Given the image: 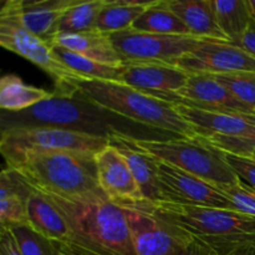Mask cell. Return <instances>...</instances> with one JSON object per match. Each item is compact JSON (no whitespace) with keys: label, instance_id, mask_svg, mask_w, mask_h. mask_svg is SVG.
Returning a JSON list of instances; mask_svg holds the SVG:
<instances>
[{"label":"cell","instance_id":"e0dca14e","mask_svg":"<svg viewBox=\"0 0 255 255\" xmlns=\"http://www.w3.org/2000/svg\"><path fill=\"white\" fill-rule=\"evenodd\" d=\"M76 0H11L22 26L52 46L64 12Z\"/></svg>","mask_w":255,"mask_h":255},{"label":"cell","instance_id":"d590c367","mask_svg":"<svg viewBox=\"0 0 255 255\" xmlns=\"http://www.w3.org/2000/svg\"><path fill=\"white\" fill-rule=\"evenodd\" d=\"M234 45L242 47L243 50H246L248 54H251L252 56L255 57V21L252 20L251 25L247 29V31L242 35L241 39L236 42Z\"/></svg>","mask_w":255,"mask_h":255},{"label":"cell","instance_id":"6da1fadb","mask_svg":"<svg viewBox=\"0 0 255 255\" xmlns=\"http://www.w3.org/2000/svg\"><path fill=\"white\" fill-rule=\"evenodd\" d=\"M0 122L1 132L19 128L52 127L107 139L116 136L136 139L176 138L122 119L96 106L80 94L67 97L52 92L50 99L25 111L16 114L1 111Z\"/></svg>","mask_w":255,"mask_h":255},{"label":"cell","instance_id":"8fae6325","mask_svg":"<svg viewBox=\"0 0 255 255\" xmlns=\"http://www.w3.org/2000/svg\"><path fill=\"white\" fill-rule=\"evenodd\" d=\"M125 209V208H124ZM137 255H181L191 237L151 208L125 209Z\"/></svg>","mask_w":255,"mask_h":255},{"label":"cell","instance_id":"9a60e30c","mask_svg":"<svg viewBox=\"0 0 255 255\" xmlns=\"http://www.w3.org/2000/svg\"><path fill=\"white\" fill-rule=\"evenodd\" d=\"M176 107L198 138L246 136L255 127V115H231L184 105H176Z\"/></svg>","mask_w":255,"mask_h":255},{"label":"cell","instance_id":"74e56055","mask_svg":"<svg viewBox=\"0 0 255 255\" xmlns=\"http://www.w3.org/2000/svg\"><path fill=\"white\" fill-rule=\"evenodd\" d=\"M247 5H248L249 14H251L252 20L255 21V0H247Z\"/></svg>","mask_w":255,"mask_h":255},{"label":"cell","instance_id":"f1b7e54d","mask_svg":"<svg viewBox=\"0 0 255 255\" xmlns=\"http://www.w3.org/2000/svg\"><path fill=\"white\" fill-rule=\"evenodd\" d=\"M22 255H77L67 247L44 238L30 227L17 226L10 228Z\"/></svg>","mask_w":255,"mask_h":255},{"label":"cell","instance_id":"f546056e","mask_svg":"<svg viewBox=\"0 0 255 255\" xmlns=\"http://www.w3.org/2000/svg\"><path fill=\"white\" fill-rule=\"evenodd\" d=\"M236 100L255 114V72H233L212 75Z\"/></svg>","mask_w":255,"mask_h":255},{"label":"cell","instance_id":"2e32d148","mask_svg":"<svg viewBox=\"0 0 255 255\" xmlns=\"http://www.w3.org/2000/svg\"><path fill=\"white\" fill-rule=\"evenodd\" d=\"M189 76L188 72L174 65L154 62L126 64L122 84L147 94H176L186 86Z\"/></svg>","mask_w":255,"mask_h":255},{"label":"cell","instance_id":"7c38bea8","mask_svg":"<svg viewBox=\"0 0 255 255\" xmlns=\"http://www.w3.org/2000/svg\"><path fill=\"white\" fill-rule=\"evenodd\" d=\"M99 183L104 193L116 206L125 209L151 208L144 198L126 159L111 143L95 156Z\"/></svg>","mask_w":255,"mask_h":255},{"label":"cell","instance_id":"3957f363","mask_svg":"<svg viewBox=\"0 0 255 255\" xmlns=\"http://www.w3.org/2000/svg\"><path fill=\"white\" fill-rule=\"evenodd\" d=\"M44 196L66 219L72 233L70 249L75 254L137 255L124 208L109 199L71 201Z\"/></svg>","mask_w":255,"mask_h":255},{"label":"cell","instance_id":"30bf717a","mask_svg":"<svg viewBox=\"0 0 255 255\" xmlns=\"http://www.w3.org/2000/svg\"><path fill=\"white\" fill-rule=\"evenodd\" d=\"M157 171L159 202L178 206L208 207L234 211L233 204L209 182L159 159H157Z\"/></svg>","mask_w":255,"mask_h":255},{"label":"cell","instance_id":"5b68a950","mask_svg":"<svg viewBox=\"0 0 255 255\" xmlns=\"http://www.w3.org/2000/svg\"><path fill=\"white\" fill-rule=\"evenodd\" d=\"M153 211L218 255H226L243 247H255V217L231 209L163 202L153 204Z\"/></svg>","mask_w":255,"mask_h":255},{"label":"cell","instance_id":"ac0fdd59","mask_svg":"<svg viewBox=\"0 0 255 255\" xmlns=\"http://www.w3.org/2000/svg\"><path fill=\"white\" fill-rule=\"evenodd\" d=\"M27 227L44 238L70 249L72 233L66 219L46 196L34 188L27 199Z\"/></svg>","mask_w":255,"mask_h":255},{"label":"cell","instance_id":"836d02e7","mask_svg":"<svg viewBox=\"0 0 255 255\" xmlns=\"http://www.w3.org/2000/svg\"><path fill=\"white\" fill-rule=\"evenodd\" d=\"M0 255H22L10 229L0 231Z\"/></svg>","mask_w":255,"mask_h":255},{"label":"cell","instance_id":"cb8c5ba5","mask_svg":"<svg viewBox=\"0 0 255 255\" xmlns=\"http://www.w3.org/2000/svg\"><path fill=\"white\" fill-rule=\"evenodd\" d=\"M52 52L55 56L71 71L81 76L82 79L95 80V81H111L122 82L125 65L122 66H112V65L102 64L95 60L87 59L65 47L52 46Z\"/></svg>","mask_w":255,"mask_h":255},{"label":"cell","instance_id":"484cf974","mask_svg":"<svg viewBox=\"0 0 255 255\" xmlns=\"http://www.w3.org/2000/svg\"><path fill=\"white\" fill-rule=\"evenodd\" d=\"M132 29L159 35H191L183 21L166 5V0H156L133 22Z\"/></svg>","mask_w":255,"mask_h":255},{"label":"cell","instance_id":"277c9868","mask_svg":"<svg viewBox=\"0 0 255 255\" xmlns=\"http://www.w3.org/2000/svg\"><path fill=\"white\" fill-rule=\"evenodd\" d=\"M77 94L117 116L179 138H198L179 115L176 105L122 82L80 80Z\"/></svg>","mask_w":255,"mask_h":255},{"label":"cell","instance_id":"5bb4252c","mask_svg":"<svg viewBox=\"0 0 255 255\" xmlns=\"http://www.w3.org/2000/svg\"><path fill=\"white\" fill-rule=\"evenodd\" d=\"M154 97L176 105L197 107L209 111L231 115H255L249 107L234 99L223 85L212 75H191L186 86L176 94H149Z\"/></svg>","mask_w":255,"mask_h":255},{"label":"cell","instance_id":"f35d334b","mask_svg":"<svg viewBox=\"0 0 255 255\" xmlns=\"http://www.w3.org/2000/svg\"><path fill=\"white\" fill-rule=\"evenodd\" d=\"M251 157H252V158H254V159H255V152H254V153H253V154H252V156H251Z\"/></svg>","mask_w":255,"mask_h":255},{"label":"cell","instance_id":"ffe728a7","mask_svg":"<svg viewBox=\"0 0 255 255\" xmlns=\"http://www.w3.org/2000/svg\"><path fill=\"white\" fill-rule=\"evenodd\" d=\"M132 139L131 137L116 136L110 139V143L125 157L144 198L151 204H157L159 202L157 158L134 146Z\"/></svg>","mask_w":255,"mask_h":255},{"label":"cell","instance_id":"9c48e42d","mask_svg":"<svg viewBox=\"0 0 255 255\" xmlns=\"http://www.w3.org/2000/svg\"><path fill=\"white\" fill-rule=\"evenodd\" d=\"M109 144L107 138L52 127L10 129L0 134L2 157L22 152H81L96 156Z\"/></svg>","mask_w":255,"mask_h":255},{"label":"cell","instance_id":"52a82bcc","mask_svg":"<svg viewBox=\"0 0 255 255\" xmlns=\"http://www.w3.org/2000/svg\"><path fill=\"white\" fill-rule=\"evenodd\" d=\"M0 45L46 72L54 81V94L67 97L77 94L76 84L82 77L55 56L51 45L22 26L11 0H6L0 10Z\"/></svg>","mask_w":255,"mask_h":255},{"label":"cell","instance_id":"83f0119b","mask_svg":"<svg viewBox=\"0 0 255 255\" xmlns=\"http://www.w3.org/2000/svg\"><path fill=\"white\" fill-rule=\"evenodd\" d=\"M105 4L106 0H76L60 19L57 36L96 31L97 19Z\"/></svg>","mask_w":255,"mask_h":255},{"label":"cell","instance_id":"4fadbf2b","mask_svg":"<svg viewBox=\"0 0 255 255\" xmlns=\"http://www.w3.org/2000/svg\"><path fill=\"white\" fill-rule=\"evenodd\" d=\"M189 75L255 72V57L229 41L207 40L174 62Z\"/></svg>","mask_w":255,"mask_h":255},{"label":"cell","instance_id":"8d00e7d4","mask_svg":"<svg viewBox=\"0 0 255 255\" xmlns=\"http://www.w3.org/2000/svg\"><path fill=\"white\" fill-rule=\"evenodd\" d=\"M226 255H255V247H243Z\"/></svg>","mask_w":255,"mask_h":255},{"label":"cell","instance_id":"7402d4cb","mask_svg":"<svg viewBox=\"0 0 255 255\" xmlns=\"http://www.w3.org/2000/svg\"><path fill=\"white\" fill-rule=\"evenodd\" d=\"M65 47L87 59L102 62L112 66H122L124 61L110 40L109 34L100 31H90L84 34L60 35L52 42V46Z\"/></svg>","mask_w":255,"mask_h":255},{"label":"cell","instance_id":"44dd1931","mask_svg":"<svg viewBox=\"0 0 255 255\" xmlns=\"http://www.w3.org/2000/svg\"><path fill=\"white\" fill-rule=\"evenodd\" d=\"M166 5L186 24L192 36L229 41L217 22L211 0H166Z\"/></svg>","mask_w":255,"mask_h":255},{"label":"cell","instance_id":"ba28073f","mask_svg":"<svg viewBox=\"0 0 255 255\" xmlns=\"http://www.w3.org/2000/svg\"><path fill=\"white\" fill-rule=\"evenodd\" d=\"M124 65L154 62L174 65L208 39L192 35H159L127 29L109 34Z\"/></svg>","mask_w":255,"mask_h":255},{"label":"cell","instance_id":"4dcf8cb0","mask_svg":"<svg viewBox=\"0 0 255 255\" xmlns=\"http://www.w3.org/2000/svg\"><path fill=\"white\" fill-rule=\"evenodd\" d=\"M217 189L233 204L234 211L255 217V189L239 179L232 184H219Z\"/></svg>","mask_w":255,"mask_h":255},{"label":"cell","instance_id":"603a6c76","mask_svg":"<svg viewBox=\"0 0 255 255\" xmlns=\"http://www.w3.org/2000/svg\"><path fill=\"white\" fill-rule=\"evenodd\" d=\"M52 92L26 85L17 75L7 74L0 79V109L5 112L25 111L45 100Z\"/></svg>","mask_w":255,"mask_h":255},{"label":"cell","instance_id":"d4e9b609","mask_svg":"<svg viewBox=\"0 0 255 255\" xmlns=\"http://www.w3.org/2000/svg\"><path fill=\"white\" fill-rule=\"evenodd\" d=\"M153 1H125V0H106L104 9L97 19V31L104 34L124 31L131 29L133 22L143 14Z\"/></svg>","mask_w":255,"mask_h":255},{"label":"cell","instance_id":"7a4b0ae2","mask_svg":"<svg viewBox=\"0 0 255 255\" xmlns=\"http://www.w3.org/2000/svg\"><path fill=\"white\" fill-rule=\"evenodd\" d=\"M4 158L7 168L37 192L71 201L109 199L100 187L95 154L22 152Z\"/></svg>","mask_w":255,"mask_h":255},{"label":"cell","instance_id":"d6a6232c","mask_svg":"<svg viewBox=\"0 0 255 255\" xmlns=\"http://www.w3.org/2000/svg\"><path fill=\"white\" fill-rule=\"evenodd\" d=\"M223 157L238 178L255 189V159L228 152H223Z\"/></svg>","mask_w":255,"mask_h":255},{"label":"cell","instance_id":"e575fe53","mask_svg":"<svg viewBox=\"0 0 255 255\" xmlns=\"http://www.w3.org/2000/svg\"><path fill=\"white\" fill-rule=\"evenodd\" d=\"M191 237V236H189ZM181 255H218L212 248L194 238H189Z\"/></svg>","mask_w":255,"mask_h":255},{"label":"cell","instance_id":"4316f807","mask_svg":"<svg viewBox=\"0 0 255 255\" xmlns=\"http://www.w3.org/2000/svg\"><path fill=\"white\" fill-rule=\"evenodd\" d=\"M217 22L232 44H236L252 22L247 0H211Z\"/></svg>","mask_w":255,"mask_h":255},{"label":"cell","instance_id":"1f68e13d","mask_svg":"<svg viewBox=\"0 0 255 255\" xmlns=\"http://www.w3.org/2000/svg\"><path fill=\"white\" fill-rule=\"evenodd\" d=\"M203 141L222 152L251 157L255 152V127L246 136H214Z\"/></svg>","mask_w":255,"mask_h":255},{"label":"cell","instance_id":"d6986e66","mask_svg":"<svg viewBox=\"0 0 255 255\" xmlns=\"http://www.w3.org/2000/svg\"><path fill=\"white\" fill-rule=\"evenodd\" d=\"M32 188L11 168L0 174V231L27 227V199Z\"/></svg>","mask_w":255,"mask_h":255},{"label":"cell","instance_id":"8992f818","mask_svg":"<svg viewBox=\"0 0 255 255\" xmlns=\"http://www.w3.org/2000/svg\"><path fill=\"white\" fill-rule=\"evenodd\" d=\"M133 144L154 158L209 182L213 186L239 181L229 167L223 152L201 138L132 139Z\"/></svg>","mask_w":255,"mask_h":255}]
</instances>
